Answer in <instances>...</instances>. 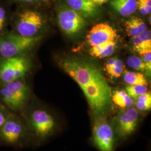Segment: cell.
<instances>
[{
  "label": "cell",
  "mask_w": 151,
  "mask_h": 151,
  "mask_svg": "<svg viewBox=\"0 0 151 151\" xmlns=\"http://www.w3.org/2000/svg\"><path fill=\"white\" fill-rule=\"evenodd\" d=\"M23 113V121L30 136L44 140L55 133L57 123L54 116L43 107L30 108Z\"/></svg>",
  "instance_id": "1"
},
{
  "label": "cell",
  "mask_w": 151,
  "mask_h": 151,
  "mask_svg": "<svg viewBox=\"0 0 151 151\" xmlns=\"http://www.w3.org/2000/svg\"><path fill=\"white\" fill-rule=\"evenodd\" d=\"M81 89L95 116L104 115L111 105L112 92L103 74Z\"/></svg>",
  "instance_id": "2"
},
{
  "label": "cell",
  "mask_w": 151,
  "mask_h": 151,
  "mask_svg": "<svg viewBox=\"0 0 151 151\" xmlns=\"http://www.w3.org/2000/svg\"><path fill=\"white\" fill-rule=\"evenodd\" d=\"M30 90L22 80L11 82L0 86V99L12 113L22 112L25 108Z\"/></svg>",
  "instance_id": "3"
},
{
  "label": "cell",
  "mask_w": 151,
  "mask_h": 151,
  "mask_svg": "<svg viewBox=\"0 0 151 151\" xmlns=\"http://www.w3.org/2000/svg\"><path fill=\"white\" fill-rule=\"evenodd\" d=\"M30 137L22 118L11 112L0 128V143L13 147L24 146Z\"/></svg>",
  "instance_id": "4"
},
{
  "label": "cell",
  "mask_w": 151,
  "mask_h": 151,
  "mask_svg": "<svg viewBox=\"0 0 151 151\" xmlns=\"http://www.w3.org/2000/svg\"><path fill=\"white\" fill-rule=\"evenodd\" d=\"M31 66V60L25 54L12 57H0V86L23 80Z\"/></svg>",
  "instance_id": "5"
},
{
  "label": "cell",
  "mask_w": 151,
  "mask_h": 151,
  "mask_svg": "<svg viewBox=\"0 0 151 151\" xmlns=\"http://www.w3.org/2000/svg\"><path fill=\"white\" fill-rule=\"evenodd\" d=\"M42 39V36L32 37L18 34L6 33L0 35V57H12L22 54L34 47Z\"/></svg>",
  "instance_id": "6"
},
{
  "label": "cell",
  "mask_w": 151,
  "mask_h": 151,
  "mask_svg": "<svg viewBox=\"0 0 151 151\" xmlns=\"http://www.w3.org/2000/svg\"><path fill=\"white\" fill-rule=\"evenodd\" d=\"M60 65L65 72L76 82L81 88L103 74L96 65L87 61L68 58L63 60Z\"/></svg>",
  "instance_id": "7"
},
{
  "label": "cell",
  "mask_w": 151,
  "mask_h": 151,
  "mask_svg": "<svg viewBox=\"0 0 151 151\" xmlns=\"http://www.w3.org/2000/svg\"><path fill=\"white\" fill-rule=\"evenodd\" d=\"M45 26L43 17L38 11L25 10L20 13L15 24L17 34L22 36H38Z\"/></svg>",
  "instance_id": "8"
},
{
  "label": "cell",
  "mask_w": 151,
  "mask_h": 151,
  "mask_svg": "<svg viewBox=\"0 0 151 151\" xmlns=\"http://www.w3.org/2000/svg\"><path fill=\"white\" fill-rule=\"evenodd\" d=\"M93 140L100 151H113V129L104 115L95 116L93 127Z\"/></svg>",
  "instance_id": "9"
},
{
  "label": "cell",
  "mask_w": 151,
  "mask_h": 151,
  "mask_svg": "<svg viewBox=\"0 0 151 151\" xmlns=\"http://www.w3.org/2000/svg\"><path fill=\"white\" fill-rule=\"evenodd\" d=\"M57 21L61 30L68 36L78 34L86 26V20L70 7L58 10Z\"/></svg>",
  "instance_id": "10"
},
{
  "label": "cell",
  "mask_w": 151,
  "mask_h": 151,
  "mask_svg": "<svg viewBox=\"0 0 151 151\" xmlns=\"http://www.w3.org/2000/svg\"><path fill=\"white\" fill-rule=\"evenodd\" d=\"M138 120L139 114L135 108H127L120 111L115 118L116 134L122 138L128 137L134 132Z\"/></svg>",
  "instance_id": "11"
},
{
  "label": "cell",
  "mask_w": 151,
  "mask_h": 151,
  "mask_svg": "<svg viewBox=\"0 0 151 151\" xmlns=\"http://www.w3.org/2000/svg\"><path fill=\"white\" fill-rule=\"evenodd\" d=\"M117 36L116 32L107 23H100L92 28L87 35L88 44L96 46L108 42L115 41Z\"/></svg>",
  "instance_id": "12"
},
{
  "label": "cell",
  "mask_w": 151,
  "mask_h": 151,
  "mask_svg": "<svg viewBox=\"0 0 151 151\" xmlns=\"http://www.w3.org/2000/svg\"><path fill=\"white\" fill-rule=\"evenodd\" d=\"M69 7L86 19L96 17L100 9L91 0H67Z\"/></svg>",
  "instance_id": "13"
},
{
  "label": "cell",
  "mask_w": 151,
  "mask_h": 151,
  "mask_svg": "<svg viewBox=\"0 0 151 151\" xmlns=\"http://www.w3.org/2000/svg\"><path fill=\"white\" fill-rule=\"evenodd\" d=\"M133 48L140 55L151 51V30L147 29L138 36L132 38Z\"/></svg>",
  "instance_id": "14"
},
{
  "label": "cell",
  "mask_w": 151,
  "mask_h": 151,
  "mask_svg": "<svg viewBox=\"0 0 151 151\" xmlns=\"http://www.w3.org/2000/svg\"><path fill=\"white\" fill-rule=\"evenodd\" d=\"M110 4L114 10L123 16L131 15L137 9V0H111Z\"/></svg>",
  "instance_id": "15"
},
{
  "label": "cell",
  "mask_w": 151,
  "mask_h": 151,
  "mask_svg": "<svg viewBox=\"0 0 151 151\" xmlns=\"http://www.w3.org/2000/svg\"><path fill=\"white\" fill-rule=\"evenodd\" d=\"M125 27L128 35L131 38L139 35L147 29L146 22L137 17H133L128 20L125 22Z\"/></svg>",
  "instance_id": "16"
},
{
  "label": "cell",
  "mask_w": 151,
  "mask_h": 151,
  "mask_svg": "<svg viewBox=\"0 0 151 151\" xmlns=\"http://www.w3.org/2000/svg\"><path fill=\"white\" fill-rule=\"evenodd\" d=\"M115 48V41L108 42L105 43L92 47L91 48L90 50V53L93 57L99 58H104L109 57L113 54Z\"/></svg>",
  "instance_id": "17"
},
{
  "label": "cell",
  "mask_w": 151,
  "mask_h": 151,
  "mask_svg": "<svg viewBox=\"0 0 151 151\" xmlns=\"http://www.w3.org/2000/svg\"><path fill=\"white\" fill-rule=\"evenodd\" d=\"M111 99L117 106L122 108H132L134 102L133 99L124 90H116L111 93Z\"/></svg>",
  "instance_id": "18"
},
{
  "label": "cell",
  "mask_w": 151,
  "mask_h": 151,
  "mask_svg": "<svg viewBox=\"0 0 151 151\" xmlns=\"http://www.w3.org/2000/svg\"><path fill=\"white\" fill-rule=\"evenodd\" d=\"M124 81L129 85H148L146 77L139 72L125 70L124 73Z\"/></svg>",
  "instance_id": "19"
},
{
  "label": "cell",
  "mask_w": 151,
  "mask_h": 151,
  "mask_svg": "<svg viewBox=\"0 0 151 151\" xmlns=\"http://www.w3.org/2000/svg\"><path fill=\"white\" fill-rule=\"evenodd\" d=\"M135 101L136 108L140 111L150 110L151 109V93L147 92L142 94Z\"/></svg>",
  "instance_id": "20"
},
{
  "label": "cell",
  "mask_w": 151,
  "mask_h": 151,
  "mask_svg": "<svg viewBox=\"0 0 151 151\" xmlns=\"http://www.w3.org/2000/svg\"><path fill=\"white\" fill-rule=\"evenodd\" d=\"M125 91L133 100H135L142 94L148 92V88L146 85H128L125 87Z\"/></svg>",
  "instance_id": "21"
},
{
  "label": "cell",
  "mask_w": 151,
  "mask_h": 151,
  "mask_svg": "<svg viewBox=\"0 0 151 151\" xmlns=\"http://www.w3.org/2000/svg\"><path fill=\"white\" fill-rule=\"evenodd\" d=\"M124 64L122 60L117 58L113 65L105 70L109 75L112 78H119L124 70Z\"/></svg>",
  "instance_id": "22"
},
{
  "label": "cell",
  "mask_w": 151,
  "mask_h": 151,
  "mask_svg": "<svg viewBox=\"0 0 151 151\" xmlns=\"http://www.w3.org/2000/svg\"><path fill=\"white\" fill-rule=\"evenodd\" d=\"M127 65L135 70L146 72V65L142 60L137 56H130L127 60Z\"/></svg>",
  "instance_id": "23"
},
{
  "label": "cell",
  "mask_w": 151,
  "mask_h": 151,
  "mask_svg": "<svg viewBox=\"0 0 151 151\" xmlns=\"http://www.w3.org/2000/svg\"><path fill=\"white\" fill-rule=\"evenodd\" d=\"M142 60L146 65V72L148 76H151V51L142 55Z\"/></svg>",
  "instance_id": "24"
},
{
  "label": "cell",
  "mask_w": 151,
  "mask_h": 151,
  "mask_svg": "<svg viewBox=\"0 0 151 151\" xmlns=\"http://www.w3.org/2000/svg\"><path fill=\"white\" fill-rule=\"evenodd\" d=\"M11 112L3 104H0V128L5 123Z\"/></svg>",
  "instance_id": "25"
},
{
  "label": "cell",
  "mask_w": 151,
  "mask_h": 151,
  "mask_svg": "<svg viewBox=\"0 0 151 151\" xmlns=\"http://www.w3.org/2000/svg\"><path fill=\"white\" fill-rule=\"evenodd\" d=\"M6 22L5 10L0 7V32L3 30L5 27Z\"/></svg>",
  "instance_id": "26"
},
{
  "label": "cell",
  "mask_w": 151,
  "mask_h": 151,
  "mask_svg": "<svg viewBox=\"0 0 151 151\" xmlns=\"http://www.w3.org/2000/svg\"><path fill=\"white\" fill-rule=\"evenodd\" d=\"M146 7L148 14L150 15L151 12V0H137Z\"/></svg>",
  "instance_id": "27"
},
{
  "label": "cell",
  "mask_w": 151,
  "mask_h": 151,
  "mask_svg": "<svg viewBox=\"0 0 151 151\" xmlns=\"http://www.w3.org/2000/svg\"><path fill=\"white\" fill-rule=\"evenodd\" d=\"M137 9H139L140 14L143 15V16H146L147 15H149L148 11L147 10L146 7H145V6L143 4H142L140 2L137 1Z\"/></svg>",
  "instance_id": "28"
},
{
  "label": "cell",
  "mask_w": 151,
  "mask_h": 151,
  "mask_svg": "<svg viewBox=\"0 0 151 151\" xmlns=\"http://www.w3.org/2000/svg\"><path fill=\"white\" fill-rule=\"evenodd\" d=\"M97 6L102 5L107 2L109 0H92Z\"/></svg>",
  "instance_id": "29"
},
{
  "label": "cell",
  "mask_w": 151,
  "mask_h": 151,
  "mask_svg": "<svg viewBox=\"0 0 151 151\" xmlns=\"http://www.w3.org/2000/svg\"><path fill=\"white\" fill-rule=\"evenodd\" d=\"M21 1H24V2H32V1H34V0H19Z\"/></svg>",
  "instance_id": "30"
},
{
  "label": "cell",
  "mask_w": 151,
  "mask_h": 151,
  "mask_svg": "<svg viewBox=\"0 0 151 151\" xmlns=\"http://www.w3.org/2000/svg\"><path fill=\"white\" fill-rule=\"evenodd\" d=\"M148 20H150L149 22H150V24L151 25V15H150V16H149V18H148Z\"/></svg>",
  "instance_id": "31"
},
{
  "label": "cell",
  "mask_w": 151,
  "mask_h": 151,
  "mask_svg": "<svg viewBox=\"0 0 151 151\" xmlns=\"http://www.w3.org/2000/svg\"><path fill=\"white\" fill-rule=\"evenodd\" d=\"M41 1H45H45H48V0H41Z\"/></svg>",
  "instance_id": "32"
},
{
  "label": "cell",
  "mask_w": 151,
  "mask_h": 151,
  "mask_svg": "<svg viewBox=\"0 0 151 151\" xmlns=\"http://www.w3.org/2000/svg\"><path fill=\"white\" fill-rule=\"evenodd\" d=\"M91 1H92V0H91Z\"/></svg>",
  "instance_id": "33"
}]
</instances>
